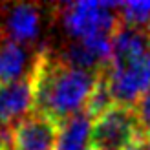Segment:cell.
<instances>
[{"instance_id": "6da1fadb", "label": "cell", "mask_w": 150, "mask_h": 150, "mask_svg": "<svg viewBox=\"0 0 150 150\" xmlns=\"http://www.w3.org/2000/svg\"><path fill=\"white\" fill-rule=\"evenodd\" d=\"M31 82L33 112L57 123L82 110L97 84L99 71L73 68L51 50H40L28 73Z\"/></svg>"}, {"instance_id": "7a4b0ae2", "label": "cell", "mask_w": 150, "mask_h": 150, "mask_svg": "<svg viewBox=\"0 0 150 150\" xmlns=\"http://www.w3.org/2000/svg\"><path fill=\"white\" fill-rule=\"evenodd\" d=\"M146 132L132 106L112 104L92 121L90 150H126L137 136Z\"/></svg>"}, {"instance_id": "3957f363", "label": "cell", "mask_w": 150, "mask_h": 150, "mask_svg": "<svg viewBox=\"0 0 150 150\" xmlns=\"http://www.w3.org/2000/svg\"><path fill=\"white\" fill-rule=\"evenodd\" d=\"M119 2H71L57 6L64 29L77 40L92 35H112L119 24Z\"/></svg>"}, {"instance_id": "277c9868", "label": "cell", "mask_w": 150, "mask_h": 150, "mask_svg": "<svg viewBox=\"0 0 150 150\" xmlns=\"http://www.w3.org/2000/svg\"><path fill=\"white\" fill-rule=\"evenodd\" d=\"M9 132L13 150H55L59 123L48 115L31 112L9 126Z\"/></svg>"}, {"instance_id": "5b68a950", "label": "cell", "mask_w": 150, "mask_h": 150, "mask_svg": "<svg viewBox=\"0 0 150 150\" xmlns=\"http://www.w3.org/2000/svg\"><path fill=\"white\" fill-rule=\"evenodd\" d=\"M33 112V95L29 77L0 84V126L9 128Z\"/></svg>"}, {"instance_id": "8992f818", "label": "cell", "mask_w": 150, "mask_h": 150, "mask_svg": "<svg viewBox=\"0 0 150 150\" xmlns=\"http://www.w3.org/2000/svg\"><path fill=\"white\" fill-rule=\"evenodd\" d=\"M42 13L37 4H13L6 7L4 15V29L2 33L15 42H31L40 33Z\"/></svg>"}, {"instance_id": "52a82bcc", "label": "cell", "mask_w": 150, "mask_h": 150, "mask_svg": "<svg viewBox=\"0 0 150 150\" xmlns=\"http://www.w3.org/2000/svg\"><path fill=\"white\" fill-rule=\"evenodd\" d=\"M92 121L84 110L59 123V137L55 150H90Z\"/></svg>"}, {"instance_id": "ba28073f", "label": "cell", "mask_w": 150, "mask_h": 150, "mask_svg": "<svg viewBox=\"0 0 150 150\" xmlns=\"http://www.w3.org/2000/svg\"><path fill=\"white\" fill-rule=\"evenodd\" d=\"M29 62L28 50L22 44L7 39H0V84L22 79Z\"/></svg>"}, {"instance_id": "9c48e42d", "label": "cell", "mask_w": 150, "mask_h": 150, "mask_svg": "<svg viewBox=\"0 0 150 150\" xmlns=\"http://www.w3.org/2000/svg\"><path fill=\"white\" fill-rule=\"evenodd\" d=\"M132 108L136 112L141 126H143L146 132H150V86L139 95V99L134 103Z\"/></svg>"}, {"instance_id": "30bf717a", "label": "cell", "mask_w": 150, "mask_h": 150, "mask_svg": "<svg viewBox=\"0 0 150 150\" xmlns=\"http://www.w3.org/2000/svg\"><path fill=\"white\" fill-rule=\"evenodd\" d=\"M146 150H150V132H148V136H146Z\"/></svg>"}]
</instances>
